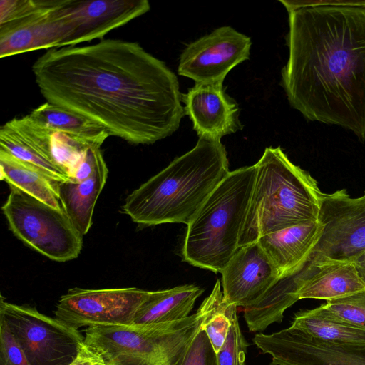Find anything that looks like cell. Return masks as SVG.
Masks as SVG:
<instances>
[{"label": "cell", "instance_id": "cell-30", "mask_svg": "<svg viewBox=\"0 0 365 365\" xmlns=\"http://www.w3.org/2000/svg\"><path fill=\"white\" fill-rule=\"evenodd\" d=\"M182 365H217V354L201 325L188 346Z\"/></svg>", "mask_w": 365, "mask_h": 365}, {"label": "cell", "instance_id": "cell-20", "mask_svg": "<svg viewBox=\"0 0 365 365\" xmlns=\"http://www.w3.org/2000/svg\"><path fill=\"white\" fill-rule=\"evenodd\" d=\"M203 289L195 284L152 291L137 312L133 324H153L182 320L189 317Z\"/></svg>", "mask_w": 365, "mask_h": 365}, {"label": "cell", "instance_id": "cell-32", "mask_svg": "<svg viewBox=\"0 0 365 365\" xmlns=\"http://www.w3.org/2000/svg\"><path fill=\"white\" fill-rule=\"evenodd\" d=\"M279 1L285 6L287 11L302 7L322 5H343L365 6V1Z\"/></svg>", "mask_w": 365, "mask_h": 365}, {"label": "cell", "instance_id": "cell-15", "mask_svg": "<svg viewBox=\"0 0 365 365\" xmlns=\"http://www.w3.org/2000/svg\"><path fill=\"white\" fill-rule=\"evenodd\" d=\"M62 0L19 22L0 26V57L67 46L71 28L60 11Z\"/></svg>", "mask_w": 365, "mask_h": 365}, {"label": "cell", "instance_id": "cell-34", "mask_svg": "<svg viewBox=\"0 0 365 365\" xmlns=\"http://www.w3.org/2000/svg\"><path fill=\"white\" fill-rule=\"evenodd\" d=\"M354 264L359 277L365 284V252L354 262Z\"/></svg>", "mask_w": 365, "mask_h": 365}, {"label": "cell", "instance_id": "cell-6", "mask_svg": "<svg viewBox=\"0 0 365 365\" xmlns=\"http://www.w3.org/2000/svg\"><path fill=\"white\" fill-rule=\"evenodd\" d=\"M201 322L197 312L171 322L93 326L86 327L84 342L106 365H182Z\"/></svg>", "mask_w": 365, "mask_h": 365}, {"label": "cell", "instance_id": "cell-1", "mask_svg": "<svg viewBox=\"0 0 365 365\" xmlns=\"http://www.w3.org/2000/svg\"><path fill=\"white\" fill-rule=\"evenodd\" d=\"M47 102L135 145L170 136L185 115L176 75L138 43L101 39L48 49L32 66Z\"/></svg>", "mask_w": 365, "mask_h": 365}, {"label": "cell", "instance_id": "cell-17", "mask_svg": "<svg viewBox=\"0 0 365 365\" xmlns=\"http://www.w3.org/2000/svg\"><path fill=\"white\" fill-rule=\"evenodd\" d=\"M53 133L29 114L15 118L0 128V149L38 167L53 180L71 182L53 155Z\"/></svg>", "mask_w": 365, "mask_h": 365}, {"label": "cell", "instance_id": "cell-24", "mask_svg": "<svg viewBox=\"0 0 365 365\" xmlns=\"http://www.w3.org/2000/svg\"><path fill=\"white\" fill-rule=\"evenodd\" d=\"M290 327L319 340L365 348V329L318 316L311 309L297 312Z\"/></svg>", "mask_w": 365, "mask_h": 365}, {"label": "cell", "instance_id": "cell-12", "mask_svg": "<svg viewBox=\"0 0 365 365\" xmlns=\"http://www.w3.org/2000/svg\"><path fill=\"white\" fill-rule=\"evenodd\" d=\"M252 342L272 356L271 365H365V348L314 339L291 328L257 333Z\"/></svg>", "mask_w": 365, "mask_h": 365}, {"label": "cell", "instance_id": "cell-21", "mask_svg": "<svg viewBox=\"0 0 365 365\" xmlns=\"http://www.w3.org/2000/svg\"><path fill=\"white\" fill-rule=\"evenodd\" d=\"M365 290L354 262L323 266L315 269L297 293L298 300L315 299L331 301Z\"/></svg>", "mask_w": 365, "mask_h": 365}, {"label": "cell", "instance_id": "cell-33", "mask_svg": "<svg viewBox=\"0 0 365 365\" xmlns=\"http://www.w3.org/2000/svg\"><path fill=\"white\" fill-rule=\"evenodd\" d=\"M68 365H106L104 359L85 342L76 359Z\"/></svg>", "mask_w": 365, "mask_h": 365}, {"label": "cell", "instance_id": "cell-22", "mask_svg": "<svg viewBox=\"0 0 365 365\" xmlns=\"http://www.w3.org/2000/svg\"><path fill=\"white\" fill-rule=\"evenodd\" d=\"M0 179L54 208L63 209L58 190V182L38 167L1 149Z\"/></svg>", "mask_w": 365, "mask_h": 365}, {"label": "cell", "instance_id": "cell-31", "mask_svg": "<svg viewBox=\"0 0 365 365\" xmlns=\"http://www.w3.org/2000/svg\"><path fill=\"white\" fill-rule=\"evenodd\" d=\"M0 365H29L23 351L2 319H0Z\"/></svg>", "mask_w": 365, "mask_h": 365}, {"label": "cell", "instance_id": "cell-27", "mask_svg": "<svg viewBox=\"0 0 365 365\" xmlns=\"http://www.w3.org/2000/svg\"><path fill=\"white\" fill-rule=\"evenodd\" d=\"M237 307L235 304L227 307L230 327L223 346L216 354L217 365H245L248 344L240 327Z\"/></svg>", "mask_w": 365, "mask_h": 365}, {"label": "cell", "instance_id": "cell-8", "mask_svg": "<svg viewBox=\"0 0 365 365\" xmlns=\"http://www.w3.org/2000/svg\"><path fill=\"white\" fill-rule=\"evenodd\" d=\"M9 188L1 210L12 233L51 260L63 262L77 258L83 236L64 210L54 208L15 187Z\"/></svg>", "mask_w": 365, "mask_h": 365}, {"label": "cell", "instance_id": "cell-5", "mask_svg": "<svg viewBox=\"0 0 365 365\" xmlns=\"http://www.w3.org/2000/svg\"><path fill=\"white\" fill-rule=\"evenodd\" d=\"M256 167L230 171L208 196L187 227L183 260L221 273L238 247L252 191Z\"/></svg>", "mask_w": 365, "mask_h": 365}, {"label": "cell", "instance_id": "cell-13", "mask_svg": "<svg viewBox=\"0 0 365 365\" xmlns=\"http://www.w3.org/2000/svg\"><path fill=\"white\" fill-rule=\"evenodd\" d=\"M150 9L147 0H64L62 11L72 26L68 46L101 40Z\"/></svg>", "mask_w": 365, "mask_h": 365}, {"label": "cell", "instance_id": "cell-10", "mask_svg": "<svg viewBox=\"0 0 365 365\" xmlns=\"http://www.w3.org/2000/svg\"><path fill=\"white\" fill-rule=\"evenodd\" d=\"M152 291L136 287L91 289L71 288L63 294L54 316L78 329L93 326H128Z\"/></svg>", "mask_w": 365, "mask_h": 365}, {"label": "cell", "instance_id": "cell-26", "mask_svg": "<svg viewBox=\"0 0 365 365\" xmlns=\"http://www.w3.org/2000/svg\"><path fill=\"white\" fill-rule=\"evenodd\" d=\"M320 317L365 329V290L311 309Z\"/></svg>", "mask_w": 365, "mask_h": 365}, {"label": "cell", "instance_id": "cell-9", "mask_svg": "<svg viewBox=\"0 0 365 365\" xmlns=\"http://www.w3.org/2000/svg\"><path fill=\"white\" fill-rule=\"evenodd\" d=\"M0 319L6 322L29 365H68L84 342L85 336L78 329L36 307L8 302L2 295Z\"/></svg>", "mask_w": 365, "mask_h": 365}, {"label": "cell", "instance_id": "cell-23", "mask_svg": "<svg viewBox=\"0 0 365 365\" xmlns=\"http://www.w3.org/2000/svg\"><path fill=\"white\" fill-rule=\"evenodd\" d=\"M39 125L53 131L64 133L88 145L101 148L110 136L101 125L71 110L46 102L30 113Z\"/></svg>", "mask_w": 365, "mask_h": 365}, {"label": "cell", "instance_id": "cell-4", "mask_svg": "<svg viewBox=\"0 0 365 365\" xmlns=\"http://www.w3.org/2000/svg\"><path fill=\"white\" fill-rule=\"evenodd\" d=\"M255 165V182L238 247L255 243L267 234L318 220L322 192L317 182L292 163L279 146L266 148Z\"/></svg>", "mask_w": 365, "mask_h": 365}, {"label": "cell", "instance_id": "cell-28", "mask_svg": "<svg viewBox=\"0 0 365 365\" xmlns=\"http://www.w3.org/2000/svg\"><path fill=\"white\" fill-rule=\"evenodd\" d=\"M88 146L91 145L83 144L64 133L58 132L53 133V155L68 177Z\"/></svg>", "mask_w": 365, "mask_h": 365}, {"label": "cell", "instance_id": "cell-11", "mask_svg": "<svg viewBox=\"0 0 365 365\" xmlns=\"http://www.w3.org/2000/svg\"><path fill=\"white\" fill-rule=\"evenodd\" d=\"M251 45L249 36L232 27L217 28L186 46L178 73L195 83L223 82L235 66L249 59Z\"/></svg>", "mask_w": 365, "mask_h": 365}, {"label": "cell", "instance_id": "cell-16", "mask_svg": "<svg viewBox=\"0 0 365 365\" xmlns=\"http://www.w3.org/2000/svg\"><path fill=\"white\" fill-rule=\"evenodd\" d=\"M182 102L199 138L220 141L240 128L237 103L226 93L223 82L195 83L182 94Z\"/></svg>", "mask_w": 365, "mask_h": 365}, {"label": "cell", "instance_id": "cell-3", "mask_svg": "<svg viewBox=\"0 0 365 365\" xmlns=\"http://www.w3.org/2000/svg\"><path fill=\"white\" fill-rule=\"evenodd\" d=\"M229 172L221 141L199 138L192 150L129 194L122 211L141 227L165 223L187 225Z\"/></svg>", "mask_w": 365, "mask_h": 365}, {"label": "cell", "instance_id": "cell-14", "mask_svg": "<svg viewBox=\"0 0 365 365\" xmlns=\"http://www.w3.org/2000/svg\"><path fill=\"white\" fill-rule=\"evenodd\" d=\"M221 274L224 300L243 307L258 300L279 278L258 242L239 247Z\"/></svg>", "mask_w": 365, "mask_h": 365}, {"label": "cell", "instance_id": "cell-19", "mask_svg": "<svg viewBox=\"0 0 365 365\" xmlns=\"http://www.w3.org/2000/svg\"><path fill=\"white\" fill-rule=\"evenodd\" d=\"M108 174V169L101 152L93 173L88 178L80 182H58V190L63 209L83 237L92 225L95 205Z\"/></svg>", "mask_w": 365, "mask_h": 365}, {"label": "cell", "instance_id": "cell-25", "mask_svg": "<svg viewBox=\"0 0 365 365\" xmlns=\"http://www.w3.org/2000/svg\"><path fill=\"white\" fill-rule=\"evenodd\" d=\"M228 305L224 300L221 284L217 279L211 293L197 311L202 318L201 327L216 354L223 346L230 327L227 312Z\"/></svg>", "mask_w": 365, "mask_h": 365}, {"label": "cell", "instance_id": "cell-29", "mask_svg": "<svg viewBox=\"0 0 365 365\" xmlns=\"http://www.w3.org/2000/svg\"><path fill=\"white\" fill-rule=\"evenodd\" d=\"M46 0H1L0 26L14 24L38 12L48 5Z\"/></svg>", "mask_w": 365, "mask_h": 365}, {"label": "cell", "instance_id": "cell-7", "mask_svg": "<svg viewBox=\"0 0 365 365\" xmlns=\"http://www.w3.org/2000/svg\"><path fill=\"white\" fill-rule=\"evenodd\" d=\"M320 237L304 264L293 275L302 284L317 268L354 262L365 252V192L353 198L346 190L322 193Z\"/></svg>", "mask_w": 365, "mask_h": 365}, {"label": "cell", "instance_id": "cell-18", "mask_svg": "<svg viewBox=\"0 0 365 365\" xmlns=\"http://www.w3.org/2000/svg\"><path fill=\"white\" fill-rule=\"evenodd\" d=\"M322 231L320 222L311 220L267 234L257 242L280 278L295 273L304 264Z\"/></svg>", "mask_w": 365, "mask_h": 365}, {"label": "cell", "instance_id": "cell-2", "mask_svg": "<svg viewBox=\"0 0 365 365\" xmlns=\"http://www.w3.org/2000/svg\"><path fill=\"white\" fill-rule=\"evenodd\" d=\"M289 58L281 86L308 120L336 125L365 141V6L288 11Z\"/></svg>", "mask_w": 365, "mask_h": 365}]
</instances>
